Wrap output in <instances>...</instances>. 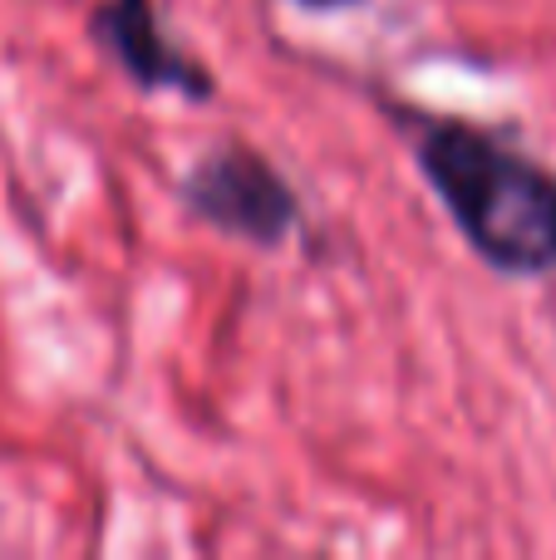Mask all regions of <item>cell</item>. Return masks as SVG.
Segmentation results:
<instances>
[{"instance_id":"1","label":"cell","mask_w":556,"mask_h":560,"mask_svg":"<svg viewBox=\"0 0 556 560\" xmlns=\"http://www.w3.org/2000/svg\"><path fill=\"white\" fill-rule=\"evenodd\" d=\"M414 158L483 266L518 280L556 271V177L547 167L463 118H424Z\"/></svg>"},{"instance_id":"2","label":"cell","mask_w":556,"mask_h":560,"mask_svg":"<svg viewBox=\"0 0 556 560\" xmlns=\"http://www.w3.org/2000/svg\"><path fill=\"white\" fill-rule=\"evenodd\" d=\"M183 202L212 232L276 252L301 226V197L271 158L246 143H217L183 177Z\"/></svg>"},{"instance_id":"3","label":"cell","mask_w":556,"mask_h":560,"mask_svg":"<svg viewBox=\"0 0 556 560\" xmlns=\"http://www.w3.org/2000/svg\"><path fill=\"white\" fill-rule=\"evenodd\" d=\"M89 35L143 94H177L187 104H207L217 94L212 69L163 30L158 0H99L89 15Z\"/></svg>"},{"instance_id":"4","label":"cell","mask_w":556,"mask_h":560,"mask_svg":"<svg viewBox=\"0 0 556 560\" xmlns=\"http://www.w3.org/2000/svg\"><path fill=\"white\" fill-rule=\"evenodd\" d=\"M291 5H301V10H345V5H355V0H291Z\"/></svg>"}]
</instances>
